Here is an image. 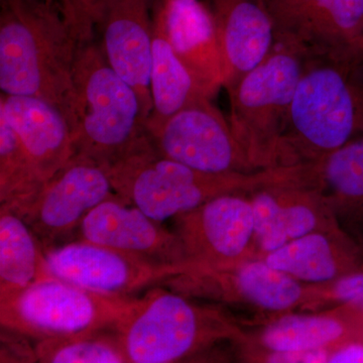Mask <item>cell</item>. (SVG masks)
Returning <instances> with one entry per match:
<instances>
[{
  "label": "cell",
  "instance_id": "cell-1",
  "mask_svg": "<svg viewBox=\"0 0 363 363\" xmlns=\"http://www.w3.org/2000/svg\"><path fill=\"white\" fill-rule=\"evenodd\" d=\"M363 135V49L306 52L294 93L279 167L316 161Z\"/></svg>",
  "mask_w": 363,
  "mask_h": 363
},
{
  "label": "cell",
  "instance_id": "cell-2",
  "mask_svg": "<svg viewBox=\"0 0 363 363\" xmlns=\"http://www.w3.org/2000/svg\"><path fill=\"white\" fill-rule=\"evenodd\" d=\"M81 44L75 26L58 2L1 0V93L42 98L69 118L74 66Z\"/></svg>",
  "mask_w": 363,
  "mask_h": 363
},
{
  "label": "cell",
  "instance_id": "cell-3",
  "mask_svg": "<svg viewBox=\"0 0 363 363\" xmlns=\"http://www.w3.org/2000/svg\"><path fill=\"white\" fill-rule=\"evenodd\" d=\"M106 169L116 194L161 223L217 196L259 189L286 177L283 169L204 173L162 156L147 135Z\"/></svg>",
  "mask_w": 363,
  "mask_h": 363
},
{
  "label": "cell",
  "instance_id": "cell-4",
  "mask_svg": "<svg viewBox=\"0 0 363 363\" xmlns=\"http://www.w3.org/2000/svg\"><path fill=\"white\" fill-rule=\"evenodd\" d=\"M147 119L140 95L111 68L96 40L82 43L69 117L76 154L106 168L147 135Z\"/></svg>",
  "mask_w": 363,
  "mask_h": 363
},
{
  "label": "cell",
  "instance_id": "cell-5",
  "mask_svg": "<svg viewBox=\"0 0 363 363\" xmlns=\"http://www.w3.org/2000/svg\"><path fill=\"white\" fill-rule=\"evenodd\" d=\"M114 329L130 363L183 362L236 334L216 310L195 304L188 296L161 285L136 297Z\"/></svg>",
  "mask_w": 363,
  "mask_h": 363
},
{
  "label": "cell",
  "instance_id": "cell-6",
  "mask_svg": "<svg viewBox=\"0 0 363 363\" xmlns=\"http://www.w3.org/2000/svg\"><path fill=\"white\" fill-rule=\"evenodd\" d=\"M306 52L277 43L259 66L227 90L228 121L255 171L279 169L281 140Z\"/></svg>",
  "mask_w": 363,
  "mask_h": 363
},
{
  "label": "cell",
  "instance_id": "cell-7",
  "mask_svg": "<svg viewBox=\"0 0 363 363\" xmlns=\"http://www.w3.org/2000/svg\"><path fill=\"white\" fill-rule=\"evenodd\" d=\"M135 298L108 297L50 277L0 303V324L37 341L114 329Z\"/></svg>",
  "mask_w": 363,
  "mask_h": 363
},
{
  "label": "cell",
  "instance_id": "cell-8",
  "mask_svg": "<svg viewBox=\"0 0 363 363\" xmlns=\"http://www.w3.org/2000/svg\"><path fill=\"white\" fill-rule=\"evenodd\" d=\"M197 98L160 123L145 126L164 157L209 174L252 173L228 118L211 101Z\"/></svg>",
  "mask_w": 363,
  "mask_h": 363
},
{
  "label": "cell",
  "instance_id": "cell-9",
  "mask_svg": "<svg viewBox=\"0 0 363 363\" xmlns=\"http://www.w3.org/2000/svg\"><path fill=\"white\" fill-rule=\"evenodd\" d=\"M45 264L55 278L108 297L131 298L149 286L192 271L195 264H157L112 248L77 240L45 250Z\"/></svg>",
  "mask_w": 363,
  "mask_h": 363
},
{
  "label": "cell",
  "instance_id": "cell-10",
  "mask_svg": "<svg viewBox=\"0 0 363 363\" xmlns=\"http://www.w3.org/2000/svg\"><path fill=\"white\" fill-rule=\"evenodd\" d=\"M114 194L106 168L76 154L45 182L21 216L45 250L64 243L91 210Z\"/></svg>",
  "mask_w": 363,
  "mask_h": 363
},
{
  "label": "cell",
  "instance_id": "cell-11",
  "mask_svg": "<svg viewBox=\"0 0 363 363\" xmlns=\"http://www.w3.org/2000/svg\"><path fill=\"white\" fill-rule=\"evenodd\" d=\"M186 259L203 267L247 259L255 245L252 201L241 193L217 196L173 219Z\"/></svg>",
  "mask_w": 363,
  "mask_h": 363
},
{
  "label": "cell",
  "instance_id": "cell-12",
  "mask_svg": "<svg viewBox=\"0 0 363 363\" xmlns=\"http://www.w3.org/2000/svg\"><path fill=\"white\" fill-rule=\"evenodd\" d=\"M162 285L185 296L242 302L274 312L292 309L305 296L300 281L264 259H247L222 267H198L172 277Z\"/></svg>",
  "mask_w": 363,
  "mask_h": 363
},
{
  "label": "cell",
  "instance_id": "cell-13",
  "mask_svg": "<svg viewBox=\"0 0 363 363\" xmlns=\"http://www.w3.org/2000/svg\"><path fill=\"white\" fill-rule=\"evenodd\" d=\"M155 0H104L95 33L114 71L140 95L147 116L152 111L150 89L155 30Z\"/></svg>",
  "mask_w": 363,
  "mask_h": 363
},
{
  "label": "cell",
  "instance_id": "cell-14",
  "mask_svg": "<svg viewBox=\"0 0 363 363\" xmlns=\"http://www.w3.org/2000/svg\"><path fill=\"white\" fill-rule=\"evenodd\" d=\"M90 241L157 264L189 262L178 235L140 208L114 194L97 205L78 229Z\"/></svg>",
  "mask_w": 363,
  "mask_h": 363
},
{
  "label": "cell",
  "instance_id": "cell-15",
  "mask_svg": "<svg viewBox=\"0 0 363 363\" xmlns=\"http://www.w3.org/2000/svg\"><path fill=\"white\" fill-rule=\"evenodd\" d=\"M277 43L304 52L359 45L363 0H264Z\"/></svg>",
  "mask_w": 363,
  "mask_h": 363
},
{
  "label": "cell",
  "instance_id": "cell-16",
  "mask_svg": "<svg viewBox=\"0 0 363 363\" xmlns=\"http://www.w3.org/2000/svg\"><path fill=\"white\" fill-rule=\"evenodd\" d=\"M220 50L223 87H233L271 54L277 45L264 0H206Z\"/></svg>",
  "mask_w": 363,
  "mask_h": 363
},
{
  "label": "cell",
  "instance_id": "cell-17",
  "mask_svg": "<svg viewBox=\"0 0 363 363\" xmlns=\"http://www.w3.org/2000/svg\"><path fill=\"white\" fill-rule=\"evenodd\" d=\"M0 114L16 131L45 182L76 154L70 121L51 102L1 93Z\"/></svg>",
  "mask_w": 363,
  "mask_h": 363
},
{
  "label": "cell",
  "instance_id": "cell-18",
  "mask_svg": "<svg viewBox=\"0 0 363 363\" xmlns=\"http://www.w3.org/2000/svg\"><path fill=\"white\" fill-rule=\"evenodd\" d=\"M156 13L178 56L213 98L223 87L220 50L214 21L203 0H161Z\"/></svg>",
  "mask_w": 363,
  "mask_h": 363
},
{
  "label": "cell",
  "instance_id": "cell-19",
  "mask_svg": "<svg viewBox=\"0 0 363 363\" xmlns=\"http://www.w3.org/2000/svg\"><path fill=\"white\" fill-rule=\"evenodd\" d=\"M321 196L293 179L262 186L253 195L255 245L274 252L294 240L320 230L317 204Z\"/></svg>",
  "mask_w": 363,
  "mask_h": 363
},
{
  "label": "cell",
  "instance_id": "cell-20",
  "mask_svg": "<svg viewBox=\"0 0 363 363\" xmlns=\"http://www.w3.org/2000/svg\"><path fill=\"white\" fill-rule=\"evenodd\" d=\"M298 281L324 284L363 271V245L340 233L313 231L262 257Z\"/></svg>",
  "mask_w": 363,
  "mask_h": 363
},
{
  "label": "cell",
  "instance_id": "cell-21",
  "mask_svg": "<svg viewBox=\"0 0 363 363\" xmlns=\"http://www.w3.org/2000/svg\"><path fill=\"white\" fill-rule=\"evenodd\" d=\"M297 182L330 197L363 245V135L316 161L297 167Z\"/></svg>",
  "mask_w": 363,
  "mask_h": 363
},
{
  "label": "cell",
  "instance_id": "cell-22",
  "mask_svg": "<svg viewBox=\"0 0 363 363\" xmlns=\"http://www.w3.org/2000/svg\"><path fill=\"white\" fill-rule=\"evenodd\" d=\"M50 277L35 234L21 215L0 206V303Z\"/></svg>",
  "mask_w": 363,
  "mask_h": 363
},
{
  "label": "cell",
  "instance_id": "cell-23",
  "mask_svg": "<svg viewBox=\"0 0 363 363\" xmlns=\"http://www.w3.org/2000/svg\"><path fill=\"white\" fill-rule=\"evenodd\" d=\"M150 89L152 111L147 125L169 118L197 98L208 97L192 72L174 50L157 13H155Z\"/></svg>",
  "mask_w": 363,
  "mask_h": 363
},
{
  "label": "cell",
  "instance_id": "cell-24",
  "mask_svg": "<svg viewBox=\"0 0 363 363\" xmlns=\"http://www.w3.org/2000/svg\"><path fill=\"white\" fill-rule=\"evenodd\" d=\"M363 337V311L348 320L323 315H286L267 326L262 341L269 352L318 350Z\"/></svg>",
  "mask_w": 363,
  "mask_h": 363
},
{
  "label": "cell",
  "instance_id": "cell-25",
  "mask_svg": "<svg viewBox=\"0 0 363 363\" xmlns=\"http://www.w3.org/2000/svg\"><path fill=\"white\" fill-rule=\"evenodd\" d=\"M45 183L16 131L0 114V206L23 215Z\"/></svg>",
  "mask_w": 363,
  "mask_h": 363
},
{
  "label": "cell",
  "instance_id": "cell-26",
  "mask_svg": "<svg viewBox=\"0 0 363 363\" xmlns=\"http://www.w3.org/2000/svg\"><path fill=\"white\" fill-rule=\"evenodd\" d=\"M38 362L130 363L116 329L44 339L35 346Z\"/></svg>",
  "mask_w": 363,
  "mask_h": 363
},
{
  "label": "cell",
  "instance_id": "cell-27",
  "mask_svg": "<svg viewBox=\"0 0 363 363\" xmlns=\"http://www.w3.org/2000/svg\"><path fill=\"white\" fill-rule=\"evenodd\" d=\"M72 23L81 42L94 40L98 13L104 0H68Z\"/></svg>",
  "mask_w": 363,
  "mask_h": 363
},
{
  "label": "cell",
  "instance_id": "cell-28",
  "mask_svg": "<svg viewBox=\"0 0 363 363\" xmlns=\"http://www.w3.org/2000/svg\"><path fill=\"white\" fill-rule=\"evenodd\" d=\"M330 297L363 311V271L350 272L331 281Z\"/></svg>",
  "mask_w": 363,
  "mask_h": 363
},
{
  "label": "cell",
  "instance_id": "cell-29",
  "mask_svg": "<svg viewBox=\"0 0 363 363\" xmlns=\"http://www.w3.org/2000/svg\"><path fill=\"white\" fill-rule=\"evenodd\" d=\"M330 353L327 348L290 351V352H271L267 357L272 363H323L328 362Z\"/></svg>",
  "mask_w": 363,
  "mask_h": 363
},
{
  "label": "cell",
  "instance_id": "cell-30",
  "mask_svg": "<svg viewBox=\"0 0 363 363\" xmlns=\"http://www.w3.org/2000/svg\"><path fill=\"white\" fill-rule=\"evenodd\" d=\"M330 363H363V337L346 340L330 353Z\"/></svg>",
  "mask_w": 363,
  "mask_h": 363
},
{
  "label": "cell",
  "instance_id": "cell-31",
  "mask_svg": "<svg viewBox=\"0 0 363 363\" xmlns=\"http://www.w3.org/2000/svg\"><path fill=\"white\" fill-rule=\"evenodd\" d=\"M50 1H56V2H58V4H61L62 7H63V9H65L67 16H68L71 20L70 9H69L68 0H50Z\"/></svg>",
  "mask_w": 363,
  "mask_h": 363
},
{
  "label": "cell",
  "instance_id": "cell-32",
  "mask_svg": "<svg viewBox=\"0 0 363 363\" xmlns=\"http://www.w3.org/2000/svg\"><path fill=\"white\" fill-rule=\"evenodd\" d=\"M359 47H362V49H363V40H362V43H360Z\"/></svg>",
  "mask_w": 363,
  "mask_h": 363
}]
</instances>
